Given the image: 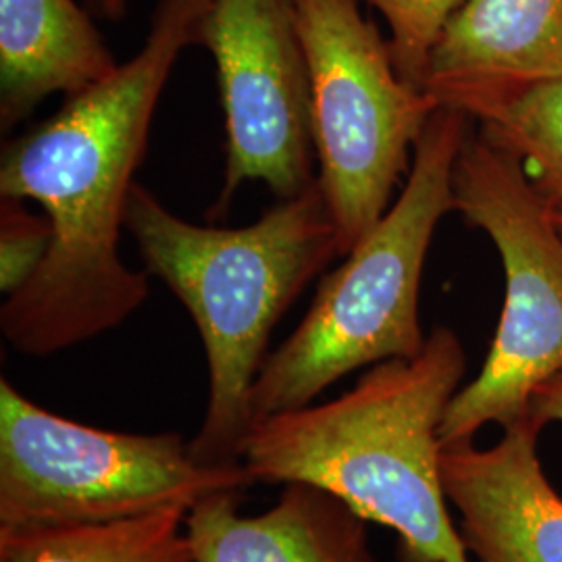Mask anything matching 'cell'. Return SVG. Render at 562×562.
Instances as JSON below:
<instances>
[{"instance_id": "obj_1", "label": "cell", "mask_w": 562, "mask_h": 562, "mask_svg": "<svg viewBox=\"0 0 562 562\" xmlns=\"http://www.w3.org/2000/svg\"><path fill=\"white\" fill-rule=\"evenodd\" d=\"M211 11L213 0H157L132 59L4 144L0 196L41 204L55 229L36 276L0 308L15 352L46 359L94 340L148 299V273L121 261V229L162 90L181 53L204 44Z\"/></svg>"}, {"instance_id": "obj_2", "label": "cell", "mask_w": 562, "mask_h": 562, "mask_svg": "<svg viewBox=\"0 0 562 562\" xmlns=\"http://www.w3.org/2000/svg\"><path fill=\"white\" fill-rule=\"evenodd\" d=\"M467 352L438 325L415 359L369 371L334 401L252 423L240 462L257 483H308L398 536L402 562H469L448 513L440 427Z\"/></svg>"}, {"instance_id": "obj_3", "label": "cell", "mask_w": 562, "mask_h": 562, "mask_svg": "<svg viewBox=\"0 0 562 562\" xmlns=\"http://www.w3.org/2000/svg\"><path fill=\"white\" fill-rule=\"evenodd\" d=\"M146 273L186 306L201 334L209 398L192 454L206 464H241L250 394L271 331L306 285L340 257L322 186L269 206L244 227H213L171 213L134 183L125 215Z\"/></svg>"}, {"instance_id": "obj_4", "label": "cell", "mask_w": 562, "mask_h": 562, "mask_svg": "<svg viewBox=\"0 0 562 562\" xmlns=\"http://www.w3.org/2000/svg\"><path fill=\"white\" fill-rule=\"evenodd\" d=\"M469 121L450 106L431 115L396 201L323 278L299 327L267 357L250 425L313 404L359 369L422 352L423 269L438 225L454 211L452 173Z\"/></svg>"}, {"instance_id": "obj_5", "label": "cell", "mask_w": 562, "mask_h": 562, "mask_svg": "<svg viewBox=\"0 0 562 562\" xmlns=\"http://www.w3.org/2000/svg\"><path fill=\"white\" fill-rule=\"evenodd\" d=\"M452 196L454 211L501 255L504 304L482 371L448 404L442 448L473 442L490 423L521 422L533 392L562 373V232L552 204L483 130L462 142Z\"/></svg>"}, {"instance_id": "obj_6", "label": "cell", "mask_w": 562, "mask_h": 562, "mask_svg": "<svg viewBox=\"0 0 562 562\" xmlns=\"http://www.w3.org/2000/svg\"><path fill=\"white\" fill-rule=\"evenodd\" d=\"M252 480L206 464L180 434H125L71 422L0 380V529L132 519L186 508Z\"/></svg>"}, {"instance_id": "obj_7", "label": "cell", "mask_w": 562, "mask_h": 562, "mask_svg": "<svg viewBox=\"0 0 562 562\" xmlns=\"http://www.w3.org/2000/svg\"><path fill=\"white\" fill-rule=\"evenodd\" d=\"M296 11L317 181L344 257L396 201L440 104L402 78L390 44L362 15L359 0H296Z\"/></svg>"}, {"instance_id": "obj_8", "label": "cell", "mask_w": 562, "mask_h": 562, "mask_svg": "<svg viewBox=\"0 0 562 562\" xmlns=\"http://www.w3.org/2000/svg\"><path fill=\"white\" fill-rule=\"evenodd\" d=\"M217 63L225 120V173L215 215L238 188L262 181L278 201L315 176L308 71L296 0H213L202 44Z\"/></svg>"}, {"instance_id": "obj_9", "label": "cell", "mask_w": 562, "mask_h": 562, "mask_svg": "<svg viewBox=\"0 0 562 562\" xmlns=\"http://www.w3.org/2000/svg\"><path fill=\"white\" fill-rule=\"evenodd\" d=\"M529 417L501 442L443 446L446 498L461 515L462 543L477 562H562V496L543 473Z\"/></svg>"}, {"instance_id": "obj_10", "label": "cell", "mask_w": 562, "mask_h": 562, "mask_svg": "<svg viewBox=\"0 0 562 562\" xmlns=\"http://www.w3.org/2000/svg\"><path fill=\"white\" fill-rule=\"evenodd\" d=\"M562 78V0H464L431 48L422 88L482 120L522 88Z\"/></svg>"}, {"instance_id": "obj_11", "label": "cell", "mask_w": 562, "mask_h": 562, "mask_svg": "<svg viewBox=\"0 0 562 562\" xmlns=\"http://www.w3.org/2000/svg\"><path fill=\"white\" fill-rule=\"evenodd\" d=\"M240 492H215L186 515L194 562H380L367 521L308 483H285L280 501L241 515Z\"/></svg>"}, {"instance_id": "obj_12", "label": "cell", "mask_w": 562, "mask_h": 562, "mask_svg": "<svg viewBox=\"0 0 562 562\" xmlns=\"http://www.w3.org/2000/svg\"><path fill=\"white\" fill-rule=\"evenodd\" d=\"M121 63L76 0H0V130L11 132L55 94L76 97Z\"/></svg>"}, {"instance_id": "obj_13", "label": "cell", "mask_w": 562, "mask_h": 562, "mask_svg": "<svg viewBox=\"0 0 562 562\" xmlns=\"http://www.w3.org/2000/svg\"><path fill=\"white\" fill-rule=\"evenodd\" d=\"M186 508L132 519L0 529V562H194Z\"/></svg>"}, {"instance_id": "obj_14", "label": "cell", "mask_w": 562, "mask_h": 562, "mask_svg": "<svg viewBox=\"0 0 562 562\" xmlns=\"http://www.w3.org/2000/svg\"><path fill=\"white\" fill-rule=\"evenodd\" d=\"M513 153L550 204H562V78L522 88L480 120Z\"/></svg>"}, {"instance_id": "obj_15", "label": "cell", "mask_w": 562, "mask_h": 562, "mask_svg": "<svg viewBox=\"0 0 562 562\" xmlns=\"http://www.w3.org/2000/svg\"><path fill=\"white\" fill-rule=\"evenodd\" d=\"M390 30V53L404 80L422 88L431 48L464 0H364Z\"/></svg>"}, {"instance_id": "obj_16", "label": "cell", "mask_w": 562, "mask_h": 562, "mask_svg": "<svg viewBox=\"0 0 562 562\" xmlns=\"http://www.w3.org/2000/svg\"><path fill=\"white\" fill-rule=\"evenodd\" d=\"M55 238L48 215L34 213L25 201L0 196V290L11 296L36 276Z\"/></svg>"}, {"instance_id": "obj_17", "label": "cell", "mask_w": 562, "mask_h": 562, "mask_svg": "<svg viewBox=\"0 0 562 562\" xmlns=\"http://www.w3.org/2000/svg\"><path fill=\"white\" fill-rule=\"evenodd\" d=\"M527 417L546 427L548 423H562V373L542 383L527 408Z\"/></svg>"}, {"instance_id": "obj_18", "label": "cell", "mask_w": 562, "mask_h": 562, "mask_svg": "<svg viewBox=\"0 0 562 562\" xmlns=\"http://www.w3.org/2000/svg\"><path fill=\"white\" fill-rule=\"evenodd\" d=\"M130 0H86V9L99 20L121 21L127 13Z\"/></svg>"}, {"instance_id": "obj_19", "label": "cell", "mask_w": 562, "mask_h": 562, "mask_svg": "<svg viewBox=\"0 0 562 562\" xmlns=\"http://www.w3.org/2000/svg\"><path fill=\"white\" fill-rule=\"evenodd\" d=\"M552 217L562 232V204H552Z\"/></svg>"}]
</instances>
